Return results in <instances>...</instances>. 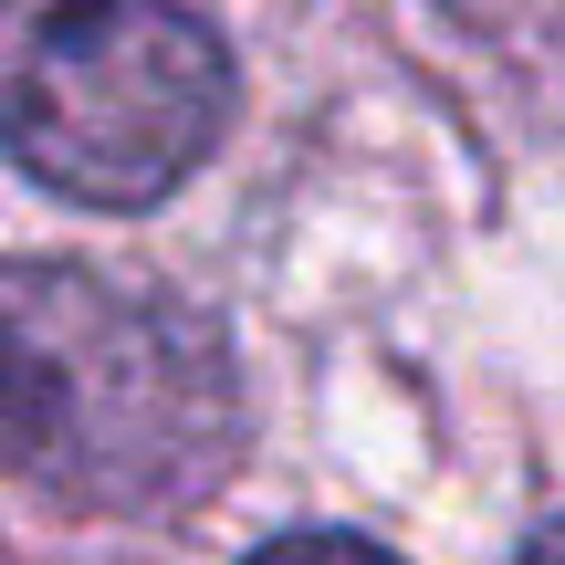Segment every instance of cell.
I'll list each match as a JSON object with an SVG mask.
<instances>
[{"label":"cell","instance_id":"7a4b0ae2","mask_svg":"<svg viewBox=\"0 0 565 565\" xmlns=\"http://www.w3.org/2000/svg\"><path fill=\"white\" fill-rule=\"evenodd\" d=\"M221 126L231 53L189 0H0V147L42 189L147 210Z\"/></svg>","mask_w":565,"mask_h":565},{"label":"cell","instance_id":"277c9868","mask_svg":"<svg viewBox=\"0 0 565 565\" xmlns=\"http://www.w3.org/2000/svg\"><path fill=\"white\" fill-rule=\"evenodd\" d=\"M513 565H565V524H545V534H534V545L513 555Z\"/></svg>","mask_w":565,"mask_h":565},{"label":"cell","instance_id":"6da1fadb","mask_svg":"<svg viewBox=\"0 0 565 565\" xmlns=\"http://www.w3.org/2000/svg\"><path fill=\"white\" fill-rule=\"evenodd\" d=\"M242 461L210 324L74 263H0V471L74 513H168Z\"/></svg>","mask_w":565,"mask_h":565},{"label":"cell","instance_id":"3957f363","mask_svg":"<svg viewBox=\"0 0 565 565\" xmlns=\"http://www.w3.org/2000/svg\"><path fill=\"white\" fill-rule=\"evenodd\" d=\"M252 565H398V555L366 545V534H282V545H263Z\"/></svg>","mask_w":565,"mask_h":565}]
</instances>
